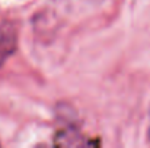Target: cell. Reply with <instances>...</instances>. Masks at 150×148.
Returning a JSON list of instances; mask_svg holds the SVG:
<instances>
[]
</instances>
